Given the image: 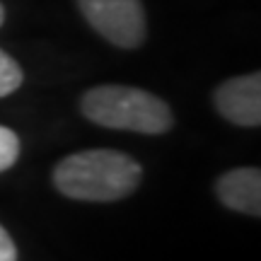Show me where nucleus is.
<instances>
[{
    "instance_id": "f257e3e1",
    "label": "nucleus",
    "mask_w": 261,
    "mask_h": 261,
    "mask_svg": "<svg viewBox=\"0 0 261 261\" xmlns=\"http://www.w3.org/2000/svg\"><path fill=\"white\" fill-rule=\"evenodd\" d=\"M143 169L126 152L109 148L73 152L54 167V187L73 201H121L140 184Z\"/></svg>"
},
{
    "instance_id": "f03ea898",
    "label": "nucleus",
    "mask_w": 261,
    "mask_h": 261,
    "mask_svg": "<svg viewBox=\"0 0 261 261\" xmlns=\"http://www.w3.org/2000/svg\"><path fill=\"white\" fill-rule=\"evenodd\" d=\"M80 112L97 126L136 130L145 136L167 133L174 123L172 109L158 94L128 85H99L83 94Z\"/></svg>"
},
{
    "instance_id": "7ed1b4c3",
    "label": "nucleus",
    "mask_w": 261,
    "mask_h": 261,
    "mask_svg": "<svg viewBox=\"0 0 261 261\" xmlns=\"http://www.w3.org/2000/svg\"><path fill=\"white\" fill-rule=\"evenodd\" d=\"M87 24L119 48H138L148 37V19L140 0H77Z\"/></svg>"
},
{
    "instance_id": "20e7f679",
    "label": "nucleus",
    "mask_w": 261,
    "mask_h": 261,
    "mask_svg": "<svg viewBox=\"0 0 261 261\" xmlns=\"http://www.w3.org/2000/svg\"><path fill=\"white\" fill-rule=\"evenodd\" d=\"M213 102L225 121L256 128L261 123V75L247 73L220 83L213 92Z\"/></svg>"
},
{
    "instance_id": "39448f33",
    "label": "nucleus",
    "mask_w": 261,
    "mask_h": 261,
    "mask_svg": "<svg viewBox=\"0 0 261 261\" xmlns=\"http://www.w3.org/2000/svg\"><path fill=\"white\" fill-rule=\"evenodd\" d=\"M215 196L230 211L244 215H261V172L256 167H237L215 181Z\"/></svg>"
},
{
    "instance_id": "423d86ee",
    "label": "nucleus",
    "mask_w": 261,
    "mask_h": 261,
    "mask_svg": "<svg viewBox=\"0 0 261 261\" xmlns=\"http://www.w3.org/2000/svg\"><path fill=\"white\" fill-rule=\"evenodd\" d=\"M24 83V75H22V68L17 65V61L5 54L0 48V97H8L15 90H19V85Z\"/></svg>"
},
{
    "instance_id": "0eeeda50",
    "label": "nucleus",
    "mask_w": 261,
    "mask_h": 261,
    "mask_svg": "<svg viewBox=\"0 0 261 261\" xmlns=\"http://www.w3.org/2000/svg\"><path fill=\"white\" fill-rule=\"evenodd\" d=\"M19 158V138L8 126H0V172L10 169Z\"/></svg>"
},
{
    "instance_id": "6e6552de",
    "label": "nucleus",
    "mask_w": 261,
    "mask_h": 261,
    "mask_svg": "<svg viewBox=\"0 0 261 261\" xmlns=\"http://www.w3.org/2000/svg\"><path fill=\"white\" fill-rule=\"evenodd\" d=\"M0 261H17V247L3 225H0Z\"/></svg>"
},
{
    "instance_id": "1a4fd4ad",
    "label": "nucleus",
    "mask_w": 261,
    "mask_h": 261,
    "mask_svg": "<svg viewBox=\"0 0 261 261\" xmlns=\"http://www.w3.org/2000/svg\"><path fill=\"white\" fill-rule=\"evenodd\" d=\"M3 22H5V8H3V3H0V27H3Z\"/></svg>"
}]
</instances>
